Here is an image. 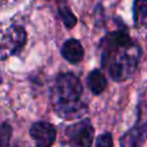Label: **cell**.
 <instances>
[{
	"label": "cell",
	"mask_w": 147,
	"mask_h": 147,
	"mask_svg": "<svg viewBox=\"0 0 147 147\" xmlns=\"http://www.w3.org/2000/svg\"><path fill=\"white\" fill-rule=\"evenodd\" d=\"M145 113L142 109L139 110L136 124L121 137V147H142L147 139V117Z\"/></svg>",
	"instance_id": "5b68a950"
},
{
	"label": "cell",
	"mask_w": 147,
	"mask_h": 147,
	"mask_svg": "<svg viewBox=\"0 0 147 147\" xmlns=\"http://www.w3.org/2000/svg\"><path fill=\"white\" fill-rule=\"evenodd\" d=\"M26 42V31L23 26L1 22L0 23V61L17 54Z\"/></svg>",
	"instance_id": "3957f363"
},
{
	"label": "cell",
	"mask_w": 147,
	"mask_h": 147,
	"mask_svg": "<svg viewBox=\"0 0 147 147\" xmlns=\"http://www.w3.org/2000/svg\"><path fill=\"white\" fill-rule=\"evenodd\" d=\"M95 147H114L113 136L110 132H105L98 136L95 141Z\"/></svg>",
	"instance_id": "7c38bea8"
},
{
	"label": "cell",
	"mask_w": 147,
	"mask_h": 147,
	"mask_svg": "<svg viewBox=\"0 0 147 147\" xmlns=\"http://www.w3.org/2000/svg\"><path fill=\"white\" fill-rule=\"evenodd\" d=\"M86 83L87 87L94 95L101 94L107 87V78L105 74L99 69H94L88 74Z\"/></svg>",
	"instance_id": "ba28073f"
},
{
	"label": "cell",
	"mask_w": 147,
	"mask_h": 147,
	"mask_svg": "<svg viewBox=\"0 0 147 147\" xmlns=\"http://www.w3.org/2000/svg\"><path fill=\"white\" fill-rule=\"evenodd\" d=\"M69 147H92L94 129L88 118H82L65 130Z\"/></svg>",
	"instance_id": "277c9868"
},
{
	"label": "cell",
	"mask_w": 147,
	"mask_h": 147,
	"mask_svg": "<svg viewBox=\"0 0 147 147\" xmlns=\"http://www.w3.org/2000/svg\"><path fill=\"white\" fill-rule=\"evenodd\" d=\"M61 54L68 62L76 64L83 60L84 48L79 40L70 38L63 42V45L61 47Z\"/></svg>",
	"instance_id": "52a82bcc"
},
{
	"label": "cell",
	"mask_w": 147,
	"mask_h": 147,
	"mask_svg": "<svg viewBox=\"0 0 147 147\" xmlns=\"http://www.w3.org/2000/svg\"><path fill=\"white\" fill-rule=\"evenodd\" d=\"M101 65L115 82L130 79L138 67L140 47L124 29L107 33L101 42Z\"/></svg>",
	"instance_id": "6da1fadb"
},
{
	"label": "cell",
	"mask_w": 147,
	"mask_h": 147,
	"mask_svg": "<svg viewBox=\"0 0 147 147\" xmlns=\"http://www.w3.org/2000/svg\"><path fill=\"white\" fill-rule=\"evenodd\" d=\"M30 137L36 147H52L56 139V129L48 122L38 121L31 125Z\"/></svg>",
	"instance_id": "8992f818"
},
{
	"label": "cell",
	"mask_w": 147,
	"mask_h": 147,
	"mask_svg": "<svg viewBox=\"0 0 147 147\" xmlns=\"http://www.w3.org/2000/svg\"><path fill=\"white\" fill-rule=\"evenodd\" d=\"M16 0H0V9H5L8 8L9 6H13V3Z\"/></svg>",
	"instance_id": "4fadbf2b"
},
{
	"label": "cell",
	"mask_w": 147,
	"mask_h": 147,
	"mask_svg": "<svg viewBox=\"0 0 147 147\" xmlns=\"http://www.w3.org/2000/svg\"><path fill=\"white\" fill-rule=\"evenodd\" d=\"M1 83H2V75H1V71H0V85H1Z\"/></svg>",
	"instance_id": "5bb4252c"
},
{
	"label": "cell",
	"mask_w": 147,
	"mask_h": 147,
	"mask_svg": "<svg viewBox=\"0 0 147 147\" xmlns=\"http://www.w3.org/2000/svg\"><path fill=\"white\" fill-rule=\"evenodd\" d=\"M83 91V85L75 74H59L51 93L54 113L67 121L82 118L87 110L86 103L82 100Z\"/></svg>",
	"instance_id": "7a4b0ae2"
},
{
	"label": "cell",
	"mask_w": 147,
	"mask_h": 147,
	"mask_svg": "<svg viewBox=\"0 0 147 147\" xmlns=\"http://www.w3.org/2000/svg\"><path fill=\"white\" fill-rule=\"evenodd\" d=\"M59 15H60L63 24L68 29H71L72 26H75V24L77 22V18H76V16L72 14V11L67 6H61L59 8Z\"/></svg>",
	"instance_id": "30bf717a"
},
{
	"label": "cell",
	"mask_w": 147,
	"mask_h": 147,
	"mask_svg": "<svg viewBox=\"0 0 147 147\" xmlns=\"http://www.w3.org/2000/svg\"><path fill=\"white\" fill-rule=\"evenodd\" d=\"M133 21L138 29H147V0L133 1Z\"/></svg>",
	"instance_id": "9c48e42d"
},
{
	"label": "cell",
	"mask_w": 147,
	"mask_h": 147,
	"mask_svg": "<svg viewBox=\"0 0 147 147\" xmlns=\"http://www.w3.org/2000/svg\"><path fill=\"white\" fill-rule=\"evenodd\" d=\"M13 136L11 125L8 122H2L0 124V147H8Z\"/></svg>",
	"instance_id": "8fae6325"
}]
</instances>
